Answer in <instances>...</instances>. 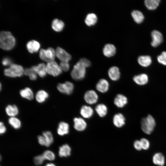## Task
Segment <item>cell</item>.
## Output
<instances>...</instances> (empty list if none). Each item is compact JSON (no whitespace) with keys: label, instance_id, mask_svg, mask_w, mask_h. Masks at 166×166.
Listing matches in <instances>:
<instances>
[{"label":"cell","instance_id":"1","mask_svg":"<svg viewBox=\"0 0 166 166\" xmlns=\"http://www.w3.org/2000/svg\"><path fill=\"white\" fill-rule=\"evenodd\" d=\"M15 44V39L10 32L2 31L0 32L1 48L5 50H10L13 48Z\"/></svg>","mask_w":166,"mask_h":166},{"label":"cell","instance_id":"2","mask_svg":"<svg viewBox=\"0 0 166 166\" xmlns=\"http://www.w3.org/2000/svg\"><path fill=\"white\" fill-rule=\"evenodd\" d=\"M155 125V121L150 115H148L147 117L143 118L141 121V129L147 134H150L152 132Z\"/></svg>","mask_w":166,"mask_h":166},{"label":"cell","instance_id":"3","mask_svg":"<svg viewBox=\"0 0 166 166\" xmlns=\"http://www.w3.org/2000/svg\"><path fill=\"white\" fill-rule=\"evenodd\" d=\"M24 70L22 66L16 64H12L10 67L4 70V74L7 77H21L24 74Z\"/></svg>","mask_w":166,"mask_h":166},{"label":"cell","instance_id":"4","mask_svg":"<svg viewBox=\"0 0 166 166\" xmlns=\"http://www.w3.org/2000/svg\"><path fill=\"white\" fill-rule=\"evenodd\" d=\"M86 68L78 61L73 66L71 73L72 77L75 80L83 79L86 74Z\"/></svg>","mask_w":166,"mask_h":166},{"label":"cell","instance_id":"5","mask_svg":"<svg viewBox=\"0 0 166 166\" xmlns=\"http://www.w3.org/2000/svg\"><path fill=\"white\" fill-rule=\"evenodd\" d=\"M55 55V50L51 47L47 49H41L39 52V57L40 58L48 62L54 61Z\"/></svg>","mask_w":166,"mask_h":166},{"label":"cell","instance_id":"6","mask_svg":"<svg viewBox=\"0 0 166 166\" xmlns=\"http://www.w3.org/2000/svg\"><path fill=\"white\" fill-rule=\"evenodd\" d=\"M46 69L47 73L54 77L58 76L62 72L59 65L54 61L47 63Z\"/></svg>","mask_w":166,"mask_h":166},{"label":"cell","instance_id":"7","mask_svg":"<svg viewBox=\"0 0 166 166\" xmlns=\"http://www.w3.org/2000/svg\"><path fill=\"white\" fill-rule=\"evenodd\" d=\"M74 87L73 84L69 81L59 83L57 86V88L60 92L67 95H69L72 93Z\"/></svg>","mask_w":166,"mask_h":166},{"label":"cell","instance_id":"8","mask_svg":"<svg viewBox=\"0 0 166 166\" xmlns=\"http://www.w3.org/2000/svg\"><path fill=\"white\" fill-rule=\"evenodd\" d=\"M84 99L87 103L92 105L96 103L98 100V96L97 93L93 90L86 91L84 95Z\"/></svg>","mask_w":166,"mask_h":166},{"label":"cell","instance_id":"9","mask_svg":"<svg viewBox=\"0 0 166 166\" xmlns=\"http://www.w3.org/2000/svg\"><path fill=\"white\" fill-rule=\"evenodd\" d=\"M151 35L152 38L151 45L153 47H157L163 42V36L159 31L154 30L152 32Z\"/></svg>","mask_w":166,"mask_h":166},{"label":"cell","instance_id":"10","mask_svg":"<svg viewBox=\"0 0 166 166\" xmlns=\"http://www.w3.org/2000/svg\"><path fill=\"white\" fill-rule=\"evenodd\" d=\"M55 53L56 55L61 61L69 62L71 59V55L61 47H57Z\"/></svg>","mask_w":166,"mask_h":166},{"label":"cell","instance_id":"11","mask_svg":"<svg viewBox=\"0 0 166 166\" xmlns=\"http://www.w3.org/2000/svg\"><path fill=\"white\" fill-rule=\"evenodd\" d=\"M74 128L75 130L78 131H83L85 129L87 126V124L85 121L81 117H75L73 119Z\"/></svg>","mask_w":166,"mask_h":166},{"label":"cell","instance_id":"12","mask_svg":"<svg viewBox=\"0 0 166 166\" xmlns=\"http://www.w3.org/2000/svg\"><path fill=\"white\" fill-rule=\"evenodd\" d=\"M127 103V98L122 94H118L114 100V103L115 105L120 108L124 107Z\"/></svg>","mask_w":166,"mask_h":166},{"label":"cell","instance_id":"13","mask_svg":"<svg viewBox=\"0 0 166 166\" xmlns=\"http://www.w3.org/2000/svg\"><path fill=\"white\" fill-rule=\"evenodd\" d=\"M125 119L124 115L121 113L115 114L113 118V122L114 125L117 128H121L125 124Z\"/></svg>","mask_w":166,"mask_h":166},{"label":"cell","instance_id":"14","mask_svg":"<svg viewBox=\"0 0 166 166\" xmlns=\"http://www.w3.org/2000/svg\"><path fill=\"white\" fill-rule=\"evenodd\" d=\"M108 74L110 78L113 81H117L120 78V73L119 69L116 66H112L109 69Z\"/></svg>","mask_w":166,"mask_h":166},{"label":"cell","instance_id":"15","mask_svg":"<svg viewBox=\"0 0 166 166\" xmlns=\"http://www.w3.org/2000/svg\"><path fill=\"white\" fill-rule=\"evenodd\" d=\"M109 84L108 81L105 79H101L97 83L96 88L99 92L105 93L108 90Z\"/></svg>","mask_w":166,"mask_h":166},{"label":"cell","instance_id":"16","mask_svg":"<svg viewBox=\"0 0 166 166\" xmlns=\"http://www.w3.org/2000/svg\"><path fill=\"white\" fill-rule=\"evenodd\" d=\"M103 53L105 56L110 57L114 56L116 52V48L115 46L111 44H106L103 49Z\"/></svg>","mask_w":166,"mask_h":166},{"label":"cell","instance_id":"17","mask_svg":"<svg viewBox=\"0 0 166 166\" xmlns=\"http://www.w3.org/2000/svg\"><path fill=\"white\" fill-rule=\"evenodd\" d=\"M148 77L145 73H142L134 76L133 80L134 82L139 85H144L146 84L148 81Z\"/></svg>","mask_w":166,"mask_h":166},{"label":"cell","instance_id":"18","mask_svg":"<svg viewBox=\"0 0 166 166\" xmlns=\"http://www.w3.org/2000/svg\"><path fill=\"white\" fill-rule=\"evenodd\" d=\"M35 72L40 77H44L46 75V65L44 63L38 64L37 65L32 67Z\"/></svg>","mask_w":166,"mask_h":166},{"label":"cell","instance_id":"19","mask_svg":"<svg viewBox=\"0 0 166 166\" xmlns=\"http://www.w3.org/2000/svg\"><path fill=\"white\" fill-rule=\"evenodd\" d=\"M69 124L64 122H60L57 128V133L59 135L62 136L69 133Z\"/></svg>","mask_w":166,"mask_h":166},{"label":"cell","instance_id":"20","mask_svg":"<svg viewBox=\"0 0 166 166\" xmlns=\"http://www.w3.org/2000/svg\"><path fill=\"white\" fill-rule=\"evenodd\" d=\"M26 47L30 53H33L38 51L40 47V44L37 41L32 40L27 42Z\"/></svg>","mask_w":166,"mask_h":166},{"label":"cell","instance_id":"21","mask_svg":"<svg viewBox=\"0 0 166 166\" xmlns=\"http://www.w3.org/2000/svg\"><path fill=\"white\" fill-rule=\"evenodd\" d=\"M80 113L83 117L89 118L91 117L93 115V109L90 106L84 105L81 107Z\"/></svg>","mask_w":166,"mask_h":166},{"label":"cell","instance_id":"22","mask_svg":"<svg viewBox=\"0 0 166 166\" xmlns=\"http://www.w3.org/2000/svg\"><path fill=\"white\" fill-rule=\"evenodd\" d=\"M153 163L160 166H163L165 164V158L164 155L161 153H155L152 157Z\"/></svg>","mask_w":166,"mask_h":166},{"label":"cell","instance_id":"23","mask_svg":"<svg viewBox=\"0 0 166 166\" xmlns=\"http://www.w3.org/2000/svg\"><path fill=\"white\" fill-rule=\"evenodd\" d=\"M138 62L141 66L147 67L151 64L152 58L150 56L148 55L140 56L138 57Z\"/></svg>","mask_w":166,"mask_h":166},{"label":"cell","instance_id":"24","mask_svg":"<svg viewBox=\"0 0 166 166\" xmlns=\"http://www.w3.org/2000/svg\"><path fill=\"white\" fill-rule=\"evenodd\" d=\"M71 148L67 144H65L60 147L58 152L59 156L61 157H66L71 154Z\"/></svg>","mask_w":166,"mask_h":166},{"label":"cell","instance_id":"25","mask_svg":"<svg viewBox=\"0 0 166 166\" xmlns=\"http://www.w3.org/2000/svg\"><path fill=\"white\" fill-rule=\"evenodd\" d=\"M21 96L23 98L28 100H32L34 98V94L32 89L29 87H26L20 91Z\"/></svg>","mask_w":166,"mask_h":166},{"label":"cell","instance_id":"26","mask_svg":"<svg viewBox=\"0 0 166 166\" xmlns=\"http://www.w3.org/2000/svg\"><path fill=\"white\" fill-rule=\"evenodd\" d=\"M6 113L9 116L14 117L18 114L19 110L18 107L15 105H9L6 108Z\"/></svg>","mask_w":166,"mask_h":166},{"label":"cell","instance_id":"27","mask_svg":"<svg viewBox=\"0 0 166 166\" xmlns=\"http://www.w3.org/2000/svg\"><path fill=\"white\" fill-rule=\"evenodd\" d=\"M45 143V146L48 147L53 143V135L51 132L46 131L42 133Z\"/></svg>","mask_w":166,"mask_h":166},{"label":"cell","instance_id":"28","mask_svg":"<svg viewBox=\"0 0 166 166\" xmlns=\"http://www.w3.org/2000/svg\"><path fill=\"white\" fill-rule=\"evenodd\" d=\"M97 20V18L96 15L93 13H90L86 16L85 22L86 25L91 26L95 25Z\"/></svg>","mask_w":166,"mask_h":166},{"label":"cell","instance_id":"29","mask_svg":"<svg viewBox=\"0 0 166 166\" xmlns=\"http://www.w3.org/2000/svg\"><path fill=\"white\" fill-rule=\"evenodd\" d=\"M49 97L48 93L45 91L41 90L38 91L36 94L35 98L36 101L39 103L45 101Z\"/></svg>","mask_w":166,"mask_h":166},{"label":"cell","instance_id":"30","mask_svg":"<svg viewBox=\"0 0 166 166\" xmlns=\"http://www.w3.org/2000/svg\"><path fill=\"white\" fill-rule=\"evenodd\" d=\"M64 26V23L61 20L55 19L52 21V29L57 32H60L62 30Z\"/></svg>","mask_w":166,"mask_h":166},{"label":"cell","instance_id":"31","mask_svg":"<svg viewBox=\"0 0 166 166\" xmlns=\"http://www.w3.org/2000/svg\"><path fill=\"white\" fill-rule=\"evenodd\" d=\"M95 109L98 115L101 117L105 116L107 114V108L104 104H100L98 105L96 107Z\"/></svg>","mask_w":166,"mask_h":166},{"label":"cell","instance_id":"32","mask_svg":"<svg viewBox=\"0 0 166 166\" xmlns=\"http://www.w3.org/2000/svg\"><path fill=\"white\" fill-rule=\"evenodd\" d=\"M132 16L135 22L140 23L143 22L144 17L143 14L138 10H134L131 13Z\"/></svg>","mask_w":166,"mask_h":166},{"label":"cell","instance_id":"33","mask_svg":"<svg viewBox=\"0 0 166 166\" xmlns=\"http://www.w3.org/2000/svg\"><path fill=\"white\" fill-rule=\"evenodd\" d=\"M160 0H146L144 1L145 5L149 10L156 9L159 5Z\"/></svg>","mask_w":166,"mask_h":166},{"label":"cell","instance_id":"34","mask_svg":"<svg viewBox=\"0 0 166 166\" xmlns=\"http://www.w3.org/2000/svg\"><path fill=\"white\" fill-rule=\"evenodd\" d=\"M8 122L9 124L15 129L19 128L21 126L20 120L15 117H10L9 119Z\"/></svg>","mask_w":166,"mask_h":166},{"label":"cell","instance_id":"35","mask_svg":"<svg viewBox=\"0 0 166 166\" xmlns=\"http://www.w3.org/2000/svg\"><path fill=\"white\" fill-rule=\"evenodd\" d=\"M24 74L29 77L32 80H35L37 78V74L31 67L30 68H26L24 70Z\"/></svg>","mask_w":166,"mask_h":166},{"label":"cell","instance_id":"36","mask_svg":"<svg viewBox=\"0 0 166 166\" xmlns=\"http://www.w3.org/2000/svg\"><path fill=\"white\" fill-rule=\"evenodd\" d=\"M45 160L49 161L54 160L55 159V155L52 151L47 150L45 151L42 154Z\"/></svg>","mask_w":166,"mask_h":166},{"label":"cell","instance_id":"37","mask_svg":"<svg viewBox=\"0 0 166 166\" xmlns=\"http://www.w3.org/2000/svg\"><path fill=\"white\" fill-rule=\"evenodd\" d=\"M45 159L42 154L35 156L34 159V163L38 165L42 164Z\"/></svg>","mask_w":166,"mask_h":166},{"label":"cell","instance_id":"38","mask_svg":"<svg viewBox=\"0 0 166 166\" xmlns=\"http://www.w3.org/2000/svg\"><path fill=\"white\" fill-rule=\"evenodd\" d=\"M158 62L164 65H166V52L163 51L157 57Z\"/></svg>","mask_w":166,"mask_h":166},{"label":"cell","instance_id":"39","mask_svg":"<svg viewBox=\"0 0 166 166\" xmlns=\"http://www.w3.org/2000/svg\"><path fill=\"white\" fill-rule=\"evenodd\" d=\"M142 149L144 150H147L149 147L150 143L149 141L145 138H142L140 140Z\"/></svg>","mask_w":166,"mask_h":166},{"label":"cell","instance_id":"40","mask_svg":"<svg viewBox=\"0 0 166 166\" xmlns=\"http://www.w3.org/2000/svg\"><path fill=\"white\" fill-rule=\"evenodd\" d=\"M59 66L62 70L68 71L69 69V65L68 62L61 61Z\"/></svg>","mask_w":166,"mask_h":166},{"label":"cell","instance_id":"41","mask_svg":"<svg viewBox=\"0 0 166 166\" xmlns=\"http://www.w3.org/2000/svg\"><path fill=\"white\" fill-rule=\"evenodd\" d=\"M78 62L86 68L90 66L91 64L90 61L85 58H81L78 61Z\"/></svg>","mask_w":166,"mask_h":166},{"label":"cell","instance_id":"42","mask_svg":"<svg viewBox=\"0 0 166 166\" xmlns=\"http://www.w3.org/2000/svg\"><path fill=\"white\" fill-rule=\"evenodd\" d=\"M133 146L137 150L140 151L142 149L140 140H137L135 141Z\"/></svg>","mask_w":166,"mask_h":166},{"label":"cell","instance_id":"43","mask_svg":"<svg viewBox=\"0 0 166 166\" xmlns=\"http://www.w3.org/2000/svg\"><path fill=\"white\" fill-rule=\"evenodd\" d=\"M2 64L5 66L10 65L12 64V61L10 58L8 57H5L2 60Z\"/></svg>","mask_w":166,"mask_h":166},{"label":"cell","instance_id":"44","mask_svg":"<svg viewBox=\"0 0 166 166\" xmlns=\"http://www.w3.org/2000/svg\"><path fill=\"white\" fill-rule=\"evenodd\" d=\"M0 133L1 134H3L6 131V128L2 122H0Z\"/></svg>","mask_w":166,"mask_h":166},{"label":"cell","instance_id":"45","mask_svg":"<svg viewBox=\"0 0 166 166\" xmlns=\"http://www.w3.org/2000/svg\"><path fill=\"white\" fill-rule=\"evenodd\" d=\"M45 166H56L54 164L52 163H48Z\"/></svg>","mask_w":166,"mask_h":166}]
</instances>
